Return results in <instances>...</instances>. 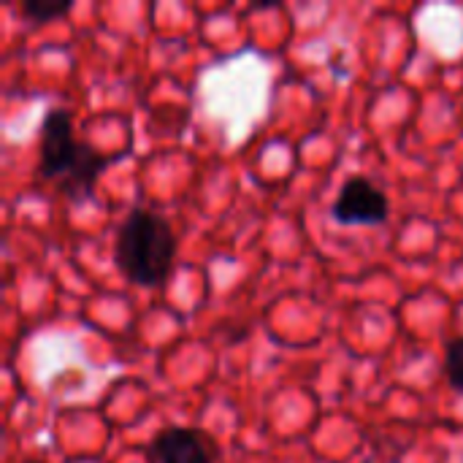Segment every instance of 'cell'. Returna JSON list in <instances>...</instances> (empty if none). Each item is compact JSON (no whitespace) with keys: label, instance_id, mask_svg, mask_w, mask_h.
<instances>
[{"label":"cell","instance_id":"obj_4","mask_svg":"<svg viewBox=\"0 0 463 463\" xmlns=\"http://www.w3.org/2000/svg\"><path fill=\"white\" fill-rule=\"evenodd\" d=\"M149 463H212L203 437L184 426L163 429L146 448Z\"/></svg>","mask_w":463,"mask_h":463},{"label":"cell","instance_id":"obj_1","mask_svg":"<svg viewBox=\"0 0 463 463\" xmlns=\"http://www.w3.org/2000/svg\"><path fill=\"white\" fill-rule=\"evenodd\" d=\"M111 160L73 136L68 109H49L38 130V176L54 179L71 201L92 195L100 171Z\"/></svg>","mask_w":463,"mask_h":463},{"label":"cell","instance_id":"obj_2","mask_svg":"<svg viewBox=\"0 0 463 463\" xmlns=\"http://www.w3.org/2000/svg\"><path fill=\"white\" fill-rule=\"evenodd\" d=\"M176 239L171 222L144 206H136L122 220L114 239V263L119 274L141 288H157L174 266Z\"/></svg>","mask_w":463,"mask_h":463},{"label":"cell","instance_id":"obj_6","mask_svg":"<svg viewBox=\"0 0 463 463\" xmlns=\"http://www.w3.org/2000/svg\"><path fill=\"white\" fill-rule=\"evenodd\" d=\"M445 372L453 391L463 393V336H456L445 350Z\"/></svg>","mask_w":463,"mask_h":463},{"label":"cell","instance_id":"obj_3","mask_svg":"<svg viewBox=\"0 0 463 463\" xmlns=\"http://www.w3.org/2000/svg\"><path fill=\"white\" fill-rule=\"evenodd\" d=\"M388 195L366 176H353L342 184L334 201V220L342 225H380L388 217Z\"/></svg>","mask_w":463,"mask_h":463},{"label":"cell","instance_id":"obj_5","mask_svg":"<svg viewBox=\"0 0 463 463\" xmlns=\"http://www.w3.org/2000/svg\"><path fill=\"white\" fill-rule=\"evenodd\" d=\"M19 8L30 22H52V19L68 14L71 3L68 0H22Z\"/></svg>","mask_w":463,"mask_h":463},{"label":"cell","instance_id":"obj_7","mask_svg":"<svg viewBox=\"0 0 463 463\" xmlns=\"http://www.w3.org/2000/svg\"><path fill=\"white\" fill-rule=\"evenodd\" d=\"M22 463H41V461H35V458H27V461H22Z\"/></svg>","mask_w":463,"mask_h":463}]
</instances>
